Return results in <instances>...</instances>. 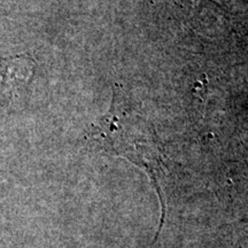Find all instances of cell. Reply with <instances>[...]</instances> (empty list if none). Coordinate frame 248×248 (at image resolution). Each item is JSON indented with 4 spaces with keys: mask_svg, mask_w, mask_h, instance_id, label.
Returning <instances> with one entry per match:
<instances>
[{
    "mask_svg": "<svg viewBox=\"0 0 248 248\" xmlns=\"http://www.w3.org/2000/svg\"><path fill=\"white\" fill-rule=\"evenodd\" d=\"M89 136L106 151L144 168L159 188L156 175L161 169V153L153 126L126 106L117 89H114L110 109L92 124Z\"/></svg>",
    "mask_w": 248,
    "mask_h": 248,
    "instance_id": "6da1fadb",
    "label": "cell"
},
{
    "mask_svg": "<svg viewBox=\"0 0 248 248\" xmlns=\"http://www.w3.org/2000/svg\"><path fill=\"white\" fill-rule=\"evenodd\" d=\"M35 62L29 55L0 57V105L8 104L32 78Z\"/></svg>",
    "mask_w": 248,
    "mask_h": 248,
    "instance_id": "7a4b0ae2",
    "label": "cell"
}]
</instances>
